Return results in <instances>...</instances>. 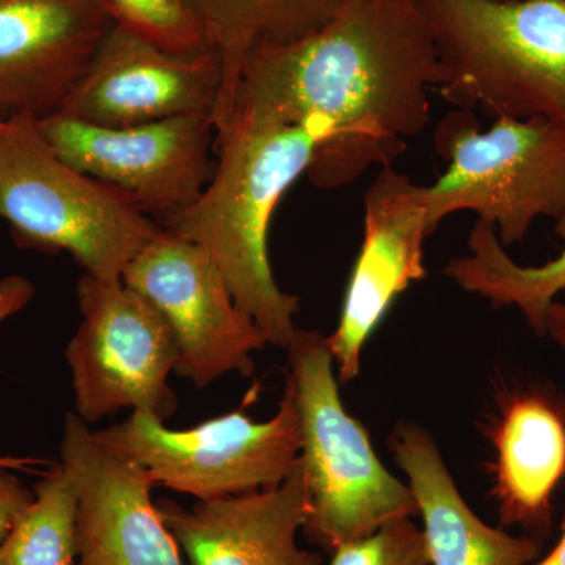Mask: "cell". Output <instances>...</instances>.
<instances>
[{
	"mask_svg": "<svg viewBox=\"0 0 565 565\" xmlns=\"http://www.w3.org/2000/svg\"><path fill=\"white\" fill-rule=\"evenodd\" d=\"M440 81L418 0H345L316 31L248 54L230 117L321 129L326 141L308 180L344 188L407 150V140L429 125V92Z\"/></svg>",
	"mask_w": 565,
	"mask_h": 565,
	"instance_id": "obj_1",
	"label": "cell"
},
{
	"mask_svg": "<svg viewBox=\"0 0 565 565\" xmlns=\"http://www.w3.org/2000/svg\"><path fill=\"white\" fill-rule=\"evenodd\" d=\"M321 129L310 122H281L232 115L215 131L214 174L188 211L162 228L202 247L250 316L267 344L288 349L297 327L299 299L282 292L270 269V221L286 191L307 174Z\"/></svg>",
	"mask_w": 565,
	"mask_h": 565,
	"instance_id": "obj_2",
	"label": "cell"
},
{
	"mask_svg": "<svg viewBox=\"0 0 565 565\" xmlns=\"http://www.w3.org/2000/svg\"><path fill=\"white\" fill-rule=\"evenodd\" d=\"M456 109L565 125V0H418Z\"/></svg>",
	"mask_w": 565,
	"mask_h": 565,
	"instance_id": "obj_3",
	"label": "cell"
},
{
	"mask_svg": "<svg viewBox=\"0 0 565 565\" xmlns=\"http://www.w3.org/2000/svg\"><path fill=\"white\" fill-rule=\"evenodd\" d=\"M0 218L18 247L70 253L106 282H121L163 230L131 196L62 161L32 117L11 118L0 132Z\"/></svg>",
	"mask_w": 565,
	"mask_h": 565,
	"instance_id": "obj_4",
	"label": "cell"
},
{
	"mask_svg": "<svg viewBox=\"0 0 565 565\" xmlns=\"http://www.w3.org/2000/svg\"><path fill=\"white\" fill-rule=\"evenodd\" d=\"M286 351V385L302 434L307 537L333 553L392 520L418 514L411 487L386 470L367 430L345 412L326 337L297 329Z\"/></svg>",
	"mask_w": 565,
	"mask_h": 565,
	"instance_id": "obj_5",
	"label": "cell"
},
{
	"mask_svg": "<svg viewBox=\"0 0 565 565\" xmlns=\"http://www.w3.org/2000/svg\"><path fill=\"white\" fill-rule=\"evenodd\" d=\"M435 150L448 170L426 185L435 230L460 211L478 214L504 245L523 243L537 218L565 214V125L500 117L482 131L471 110L438 122Z\"/></svg>",
	"mask_w": 565,
	"mask_h": 565,
	"instance_id": "obj_6",
	"label": "cell"
},
{
	"mask_svg": "<svg viewBox=\"0 0 565 565\" xmlns=\"http://www.w3.org/2000/svg\"><path fill=\"white\" fill-rule=\"evenodd\" d=\"M95 440L139 465L152 484L200 501L274 489L300 457L299 411L286 385L277 415L255 423L243 412L210 419L188 430H170L147 412L93 430Z\"/></svg>",
	"mask_w": 565,
	"mask_h": 565,
	"instance_id": "obj_7",
	"label": "cell"
},
{
	"mask_svg": "<svg viewBox=\"0 0 565 565\" xmlns=\"http://www.w3.org/2000/svg\"><path fill=\"white\" fill-rule=\"evenodd\" d=\"M77 300L82 323L66 349L76 415L95 424L132 408L166 423L178 408L169 385L178 348L158 308L122 281L85 274Z\"/></svg>",
	"mask_w": 565,
	"mask_h": 565,
	"instance_id": "obj_8",
	"label": "cell"
},
{
	"mask_svg": "<svg viewBox=\"0 0 565 565\" xmlns=\"http://www.w3.org/2000/svg\"><path fill=\"white\" fill-rule=\"evenodd\" d=\"M35 122L62 161L125 192L161 226L188 211L214 174L207 114L110 128L55 111Z\"/></svg>",
	"mask_w": 565,
	"mask_h": 565,
	"instance_id": "obj_9",
	"label": "cell"
},
{
	"mask_svg": "<svg viewBox=\"0 0 565 565\" xmlns=\"http://www.w3.org/2000/svg\"><path fill=\"white\" fill-rule=\"evenodd\" d=\"M122 282L158 308L178 348L174 373L203 390L222 375L248 377L267 344L237 307L217 264L199 245L163 228L129 264Z\"/></svg>",
	"mask_w": 565,
	"mask_h": 565,
	"instance_id": "obj_10",
	"label": "cell"
},
{
	"mask_svg": "<svg viewBox=\"0 0 565 565\" xmlns=\"http://www.w3.org/2000/svg\"><path fill=\"white\" fill-rule=\"evenodd\" d=\"M364 234L337 329L326 338L341 382L360 373L364 344L396 297L426 277L424 244L435 232L426 185L384 167L363 196Z\"/></svg>",
	"mask_w": 565,
	"mask_h": 565,
	"instance_id": "obj_11",
	"label": "cell"
},
{
	"mask_svg": "<svg viewBox=\"0 0 565 565\" xmlns=\"http://www.w3.org/2000/svg\"><path fill=\"white\" fill-rule=\"evenodd\" d=\"M221 85L217 52L185 57L114 25L58 111L110 128L212 117Z\"/></svg>",
	"mask_w": 565,
	"mask_h": 565,
	"instance_id": "obj_12",
	"label": "cell"
},
{
	"mask_svg": "<svg viewBox=\"0 0 565 565\" xmlns=\"http://www.w3.org/2000/svg\"><path fill=\"white\" fill-rule=\"evenodd\" d=\"M111 28L95 0H0V120L61 110Z\"/></svg>",
	"mask_w": 565,
	"mask_h": 565,
	"instance_id": "obj_13",
	"label": "cell"
},
{
	"mask_svg": "<svg viewBox=\"0 0 565 565\" xmlns=\"http://www.w3.org/2000/svg\"><path fill=\"white\" fill-rule=\"evenodd\" d=\"M61 456L81 481L77 565H182L143 468L99 445L74 414L66 415Z\"/></svg>",
	"mask_w": 565,
	"mask_h": 565,
	"instance_id": "obj_14",
	"label": "cell"
},
{
	"mask_svg": "<svg viewBox=\"0 0 565 565\" xmlns=\"http://www.w3.org/2000/svg\"><path fill=\"white\" fill-rule=\"evenodd\" d=\"M156 509L192 565H323L296 541L308 516L300 457L274 489L200 501L191 511L169 500Z\"/></svg>",
	"mask_w": 565,
	"mask_h": 565,
	"instance_id": "obj_15",
	"label": "cell"
},
{
	"mask_svg": "<svg viewBox=\"0 0 565 565\" xmlns=\"http://www.w3.org/2000/svg\"><path fill=\"white\" fill-rule=\"evenodd\" d=\"M487 435L501 526L548 534L553 494L565 478V397L539 388L508 393Z\"/></svg>",
	"mask_w": 565,
	"mask_h": 565,
	"instance_id": "obj_16",
	"label": "cell"
},
{
	"mask_svg": "<svg viewBox=\"0 0 565 565\" xmlns=\"http://www.w3.org/2000/svg\"><path fill=\"white\" fill-rule=\"evenodd\" d=\"M390 446L423 516L430 565H531L537 559V542L486 525L465 503L426 429L399 424Z\"/></svg>",
	"mask_w": 565,
	"mask_h": 565,
	"instance_id": "obj_17",
	"label": "cell"
},
{
	"mask_svg": "<svg viewBox=\"0 0 565 565\" xmlns=\"http://www.w3.org/2000/svg\"><path fill=\"white\" fill-rule=\"evenodd\" d=\"M345 0H188L203 22L222 65L221 95L212 122L228 120L245 58L262 44L285 43L321 28Z\"/></svg>",
	"mask_w": 565,
	"mask_h": 565,
	"instance_id": "obj_18",
	"label": "cell"
},
{
	"mask_svg": "<svg viewBox=\"0 0 565 565\" xmlns=\"http://www.w3.org/2000/svg\"><path fill=\"white\" fill-rule=\"evenodd\" d=\"M556 232L565 241V214ZM468 248L470 255L448 263L446 277L489 302L519 308L534 332L545 337L546 310L565 289V247L553 262L522 266L505 253L492 226L478 221L468 236Z\"/></svg>",
	"mask_w": 565,
	"mask_h": 565,
	"instance_id": "obj_19",
	"label": "cell"
},
{
	"mask_svg": "<svg viewBox=\"0 0 565 565\" xmlns=\"http://www.w3.org/2000/svg\"><path fill=\"white\" fill-rule=\"evenodd\" d=\"M79 504V476L62 460L35 486L32 503L0 542V565H77Z\"/></svg>",
	"mask_w": 565,
	"mask_h": 565,
	"instance_id": "obj_20",
	"label": "cell"
},
{
	"mask_svg": "<svg viewBox=\"0 0 565 565\" xmlns=\"http://www.w3.org/2000/svg\"><path fill=\"white\" fill-rule=\"evenodd\" d=\"M115 28L173 54L195 57L214 51L188 0H95Z\"/></svg>",
	"mask_w": 565,
	"mask_h": 565,
	"instance_id": "obj_21",
	"label": "cell"
},
{
	"mask_svg": "<svg viewBox=\"0 0 565 565\" xmlns=\"http://www.w3.org/2000/svg\"><path fill=\"white\" fill-rule=\"evenodd\" d=\"M329 565H430V557L423 531L412 516H403L367 537L341 545Z\"/></svg>",
	"mask_w": 565,
	"mask_h": 565,
	"instance_id": "obj_22",
	"label": "cell"
},
{
	"mask_svg": "<svg viewBox=\"0 0 565 565\" xmlns=\"http://www.w3.org/2000/svg\"><path fill=\"white\" fill-rule=\"evenodd\" d=\"M35 296V286L24 275H7L0 278V323L10 316L20 313L22 308L28 307ZM32 463L28 459H14V457H0V468H13L20 470L25 465Z\"/></svg>",
	"mask_w": 565,
	"mask_h": 565,
	"instance_id": "obj_23",
	"label": "cell"
},
{
	"mask_svg": "<svg viewBox=\"0 0 565 565\" xmlns=\"http://www.w3.org/2000/svg\"><path fill=\"white\" fill-rule=\"evenodd\" d=\"M33 492L0 468V542L7 537L21 512L32 503Z\"/></svg>",
	"mask_w": 565,
	"mask_h": 565,
	"instance_id": "obj_24",
	"label": "cell"
},
{
	"mask_svg": "<svg viewBox=\"0 0 565 565\" xmlns=\"http://www.w3.org/2000/svg\"><path fill=\"white\" fill-rule=\"evenodd\" d=\"M545 334L565 351V302H553L545 315Z\"/></svg>",
	"mask_w": 565,
	"mask_h": 565,
	"instance_id": "obj_25",
	"label": "cell"
},
{
	"mask_svg": "<svg viewBox=\"0 0 565 565\" xmlns=\"http://www.w3.org/2000/svg\"><path fill=\"white\" fill-rule=\"evenodd\" d=\"M531 565H565V519L563 526H561V537L557 541L555 548L548 553L545 557H542L539 563Z\"/></svg>",
	"mask_w": 565,
	"mask_h": 565,
	"instance_id": "obj_26",
	"label": "cell"
},
{
	"mask_svg": "<svg viewBox=\"0 0 565 565\" xmlns=\"http://www.w3.org/2000/svg\"><path fill=\"white\" fill-rule=\"evenodd\" d=\"M3 125H6V121L0 120V132H2Z\"/></svg>",
	"mask_w": 565,
	"mask_h": 565,
	"instance_id": "obj_27",
	"label": "cell"
}]
</instances>
